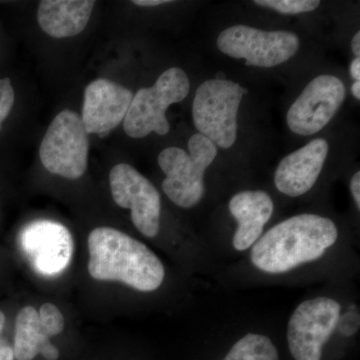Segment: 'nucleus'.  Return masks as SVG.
<instances>
[{
	"instance_id": "nucleus-1",
	"label": "nucleus",
	"mask_w": 360,
	"mask_h": 360,
	"mask_svg": "<svg viewBox=\"0 0 360 360\" xmlns=\"http://www.w3.org/2000/svg\"><path fill=\"white\" fill-rule=\"evenodd\" d=\"M338 238L333 220L310 213L295 215L258 239L251 250V262L267 274H284L323 257Z\"/></svg>"
},
{
	"instance_id": "nucleus-2",
	"label": "nucleus",
	"mask_w": 360,
	"mask_h": 360,
	"mask_svg": "<svg viewBox=\"0 0 360 360\" xmlns=\"http://www.w3.org/2000/svg\"><path fill=\"white\" fill-rule=\"evenodd\" d=\"M89 272L99 281H120L149 292L165 281V266L148 246L124 232L98 227L89 236Z\"/></svg>"
},
{
	"instance_id": "nucleus-3",
	"label": "nucleus",
	"mask_w": 360,
	"mask_h": 360,
	"mask_svg": "<svg viewBox=\"0 0 360 360\" xmlns=\"http://www.w3.org/2000/svg\"><path fill=\"white\" fill-rule=\"evenodd\" d=\"M189 153L179 148H168L158 155V165L167 175L162 189L174 205L191 208L205 193V174L217 155V148L205 135L195 134L188 141Z\"/></svg>"
},
{
	"instance_id": "nucleus-4",
	"label": "nucleus",
	"mask_w": 360,
	"mask_h": 360,
	"mask_svg": "<svg viewBox=\"0 0 360 360\" xmlns=\"http://www.w3.org/2000/svg\"><path fill=\"white\" fill-rule=\"evenodd\" d=\"M191 89L188 77L181 68H172L158 77L153 86L141 89L134 96L123 129L132 139H143L151 132L165 135L169 132L167 108L181 103Z\"/></svg>"
},
{
	"instance_id": "nucleus-5",
	"label": "nucleus",
	"mask_w": 360,
	"mask_h": 360,
	"mask_svg": "<svg viewBox=\"0 0 360 360\" xmlns=\"http://www.w3.org/2000/svg\"><path fill=\"white\" fill-rule=\"evenodd\" d=\"M248 89L226 79H210L198 87L194 96V125L215 146L229 148L238 137L239 105Z\"/></svg>"
},
{
	"instance_id": "nucleus-6",
	"label": "nucleus",
	"mask_w": 360,
	"mask_h": 360,
	"mask_svg": "<svg viewBox=\"0 0 360 360\" xmlns=\"http://www.w3.org/2000/svg\"><path fill=\"white\" fill-rule=\"evenodd\" d=\"M89 134L82 116L70 110L56 116L40 144L39 156L47 172L78 179L89 165Z\"/></svg>"
},
{
	"instance_id": "nucleus-7",
	"label": "nucleus",
	"mask_w": 360,
	"mask_h": 360,
	"mask_svg": "<svg viewBox=\"0 0 360 360\" xmlns=\"http://www.w3.org/2000/svg\"><path fill=\"white\" fill-rule=\"evenodd\" d=\"M297 35L276 30L264 32L246 25H234L224 30L217 39L222 53L245 59V65L274 68L290 60L300 49Z\"/></svg>"
},
{
	"instance_id": "nucleus-8",
	"label": "nucleus",
	"mask_w": 360,
	"mask_h": 360,
	"mask_svg": "<svg viewBox=\"0 0 360 360\" xmlns=\"http://www.w3.org/2000/svg\"><path fill=\"white\" fill-rule=\"evenodd\" d=\"M340 303L333 298L316 297L298 305L288 328L290 354L295 360H321L322 347L338 328Z\"/></svg>"
},
{
	"instance_id": "nucleus-9",
	"label": "nucleus",
	"mask_w": 360,
	"mask_h": 360,
	"mask_svg": "<svg viewBox=\"0 0 360 360\" xmlns=\"http://www.w3.org/2000/svg\"><path fill=\"white\" fill-rule=\"evenodd\" d=\"M111 194L116 205L131 210V220L141 233L153 238L160 232L161 200L155 186L127 163L110 170Z\"/></svg>"
},
{
	"instance_id": "nucleus-10",
	"label": "nucleus",
	"mask_w": 360,
	"mask_h": 360,
	"mask_svg": "<svg viewBox=\"0 0 360 360\" xmlns=\"http://www.w3.org/2000/svg\"><path fill=\"white\" fill-rule=\"evenodd\" d=\"M345 96L347 89L340 78L333 75L315 77L290 106L286 116L288 127L303 136L317 134L333 120Z\"/></svg>"
},
{
	"instance_id": "nucleus-11",
	"label": "nucleus",
	"mask_w": 360,
	"mask_h": 360,
	"mask_svg": "<svg viewBox=\"0 0 360 360\" xmlns=\"http://www.w3.org/2000/svg\"><path fill=\"white\" fill-rule=\"evenodd\" d=\"M20 245L35 271L51 276L70 265L75 243L68 227L51 220H35L20 233Z\"/></svg>"
},
{
	"instance_id": "nucleus-12",
	"label": "nucleus",
	"mask_w": 360,
	"mask_h": 360,
	"mask_svg": "<svg viewBox=\"0 0 360 360\" xmlns=\"http://www.w3.org/2000/svg\"><path fill=\"white\" fill-rule=\"evenodd\" d=\"M134 94L105 78L90 82L84 90L82 120L87 134L104 137L124 120Z\"/></svg>"
},
{
	"instance_id": "nucleus-13",
	"label": "nucleus",
	"mask_w": 360,
	"mask_h": 360,
	"mask_svg": "<svg viewBox=\"0 0 360 360\" xmlns=\"http://www.w3.org/2000/svg\"><path fill=\"white\" fill-rule=\"evenodd\" d=\"M328 150V141L316 139L285 156L274 174L276 188L291 198L307 193L319 179Z\"/></svg>"
},
{
	"instance_id": "nucleus-14",
	"label": "nucleus",
	"mask_w": 360,
	"mask_h": 360,
	"mask_svg": "<svg viewBox=\"0 0 360 360\" xmlns=\"http://www.w3.org/2000/svg\"><path fill=\"white\" fill-rule=\"evenodd\" d=\"M229 210L238 222V231L233 238L234 248L243 251L259 239L264 225L272 217L274 203L265 191H245L231 198Z\"/></svg>"
},
{
	"instance_id": "nucleus-15",
	"label": "nucleus",
	"mask_w": 360,
	"mask_h": 360,
	"mask_svg": "<svg viewBox=\"0 0 360 360\" xmlns=\"http://www.w3.org/2000/svg\"><path fill=\"white\" fill-rule=\"evenodd\" d=\"M94 4L90 0H44L37 20L41 30L54 39L75 37L86 27Z\"/></svg>"
},
{
	"instance_id": "nucleus-16",
	"label": "nucleus",
	"mask_w": 360,
	"mask_h": 360,
	"mask_svg": "<svg viewBox=\"0 0 360 360\" xmlns=\"http://www.w3.org/2000/svg\"><path fill=\"white\" fill-rule=\"evenodd\" d=\"M40 322L39 311L33 307H25L18 312L14 335V357L18 360H33L41 354L51 343Z\"/></svg>"
},
{
	"instance_id": "nucleus-17",
	"label": "nucleus",
	"mask_w": 360,
	"mask_h": 360,
	"mask_svg": "<svg viewBox=\"0 0 360 360\" xmlns=\"http://www.w3.org/2000/svg\"><path fill=\"white\" fill-rule=\"evenodd\" d=\"M224 360H279L276 345L267 336L248 333L232 347Z\"/></svg>"
},
{
	"instance_id": "nucleus-18",
	"label": "nucleus",
	"mask_w": 360,
	"mask_h": 360,
	"mask_svg": "<svg viewBox=\"0 0 360 360\" xmlns=\"http://www.w3.org/2000/svg\"><path fill=\"white\" fill-rule=\"evenodd\" d=\"M255 4L274 9L283 14H298L314 11L321 4L315 0H257Z\"/></svg>"
},
{
	"instance_id": "nucleus-19",
	"label": "nucleus",
	"mask_w": 360,
	"mask_h": 360,
	"mask_svg": "<svg viewBox=\"0 0 360 360\" xmlns=\"http://www.w3.org/2000/svg\"><path fill=\"white\" fill-rule=\"evenodd\" d=\"M39 314L42 326L51 338L63 333L65 326V317L56 305L44 303L40 307Z\"/></svg>"
},
{
	"instance_id": "nucleus-20",
	"label": "nucleus",
	"mask_w": 360,
	"mask_h": 360,
	"mask_svg": "<svg viewBox=\"0 0 360 360\" xmlns=\"http://www.w3.org/2000/svg\"><path fill=\"white\" fill-rule=\"evenodd\" d=\"M15 99L14 89L9 78L0 79V125L13 110Z\"/></svg>"
},
{
	"instance_id": "nucleus-21",
	"label": "nucleus",
	"mask_w": 360,
	"mask_h": 360,
	"mask_svg": "<svg viewBox=\"0 0 360 360\" xmlns=\"http://www.w3.org/2000/svg\"><path fill=\"white\" fill-rule=\"evenodd\" d=\"M360 326V317L356 311V305H352L345 314L341 315L338 319V328L341 335L352 336L359 331Z\"/></svg>"
},
{
	"instance_id": "nucleus-22",
	"label": "nucleus",
	"mask_w": 360,
	"mask_h": 360,
	"mask_svg": "<svg viewBox=\"0 0 360 360\" xmlns=\"http://www.w3.org/2000/svg\"><path fill=\"white\" fill-rule=\"evenodd\" d=\"M350 191H352V196L355 203H356L357 208L360 210V172H355L352 176V181H350Z\"/></svg>"
},
{
	"instance_id": "nucleus-23",
	"label": "nucleus",
	"mask_w": 360,
	"mask_h": 360,
	"mask_svg": "<svg viewBox=\"0 0 360 360\" xmlns=\"http://www.w3.org/2000/svg\"><path fill=\"white\" fill-rule=\"evenodd\" d=\"M13 348L6 342L4 338H0V360H14Z\"/></svg>"
},
{
	"instance_id": "nucleus-24",
	"label": "nucleus",
	"mask_w": 360,
	"mask_h": 360,
	"mask_svg": "<svg viewBox=\"0 0 360 360\" xmlns=\"http://www.w3.org/2000/svg\"><path fill=\"white\" fill-rule=\"evenodd\" d=\"M169 0H134L132 4H136L139 6H158L161 4H169Z\"/></svg>"
},
{
	"instance_id": "nucleus-25",
	"label": "nucleus",
	"mask_w": 360,
	"mask_h": 360,
	"mask_svg": "<svg viewBox=\"0 0 360 360\" xmlns=\"http://www.w3.org/2000/svg\"><path fill=\"white\" fill-rule=\"evenodd\" d=\"M350 75L354 78L355 82L360 80V58H355L350 63Z\"/></svg>"
},
{
	"instance_id": "nucleus-26",
	"label": "nucleus",
	"mask_w": 360,
	"mask_h": 360,
	"mask_svg": "<svg viewBox=\"0 0 360 360\" xmlns=\"http://www.w3.org/2000/svg\"><path fill=\"white\" fill-rule=\"evenodd\" d=\"M352 49L354 51L355 58H359L360 56V32L354 35L352 41Z\"/></svg>"
},
{
	"instance_id": "nucleus-27",
	"label": "nucleus",
	"mask_w": 360,
	"mask_h": 360,
	"mask_svg": "<svg viewBox=\"0 0 360 360\" xmlns=\"http://www.w3.org/2000/svg\"><path fill=\"white\" fill-rule=\"evenodd\" d=\"M352 94L356 99H360V82H355L354 84H352Z\"/></svg>"
},
{
	"instance_id": "nucleus-28",
	"label": "nucleus",
	"mask_w": 360,
	"mask_h": 360,
	"mask_svg": "<svg viewBox=\"0 0 360 360\" xmlns=\"http://www.w3.org/2000/svg\"><path fill=\"white\" fill-rule=\"evenodd\" d=\"M4 324H6V315L0 310V335H1L2 330H4Z\"/></svg>"
}]
</instances>
